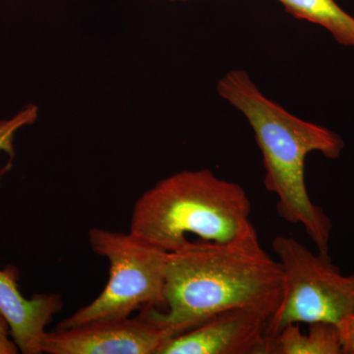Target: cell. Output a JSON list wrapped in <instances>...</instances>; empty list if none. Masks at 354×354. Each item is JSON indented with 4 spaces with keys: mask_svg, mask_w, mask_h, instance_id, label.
Wrapping results in <instances>:
<instances>
[{
    "mask_svg": "<svg viewBox=\"0 0 354 354\" xmlns=\"http://www.w3.org/2000/svg\"><path fill=\"white\" fill-rule=\"evenodd\" d=\"M283 283L281 264L266 252L251 223L232 241H188L169 252L165 308L143 309L174 337L227 309L248 307L272 316Z\"/></svg>",
    "mask_w": 354,
    "mask_h": 354,
    "instance_id": "cell-1",
    "label": "cell"
},
{
    "mask_svg": "<svg viewBox=\"0 0 354 354\" xmlns=\"http://www.w3.org/2000/svg\"><path fill=\"white\" fill-rule=\"evenodd\" d=\"M218 92L245 116L263 155L266 189L278 197L281 218L301 225L319 253L329 254L332 221L312 202L305 183V160L313 152L335 160L344 142L337 133L293 115L268 99L246 71L232 70L221 77Z\"/></svg>",
    "mask_w": 354,
    "mask_h": 354,
    "instance_id": "cell-2",
    "label": "cell"
},
{
    "mask_svg": "<svg viewBox=\"0 0 354 354\" xmlns=\"http://www.w3.org/2000/svg\"><path fill=\"white\" fill-rule=\"evenodd\" d=\"M251 202L239 184L208 169L165 177L135 203L130 232L172 252L195 234L201 241H232L251 221Z\"/></svg>",
    "mask_w": 354,
    "mask_h": 354,
    "instance_id": "cell-3",
    "label": "cell"
},
{
    "mask_svg": "<svg viewBox=\"0 0 354 354\" xmlns=\"http://www.w3.org/2000/svg\"><path fill=\"white\" fill-rule=\"evenodd\" d=\"M91 248L108 259L109 277L106 288L95 300L58 324L68 329L82 324L130 317L138 309L165 308V279L167 251L139 235L104 228L88 232Z\"/></svg>",
    "mask_w": 354,
    "mask_h": 354,
    "instance_id": "cell-4",
    "label": "cell"
},
{
    "mask_svg": "<svg viewBox=\"0 0 354 354\" xmlns=\"http://www.w3.org/2000/svg\"><path fill=\"white\" fill-rule=\"evenodd\" d=\"M283 270V293L267 326L268 339L290 324L332 323L341 327L354 312V274L344 276L329 254H314L293 237L272 243Z\"/></svg>",
    "mask_w": 354,
    "mask_h": 354,
    "instance_id": "cell-5",
    "label": "cell"
},
{
    "mask_svg": "<svg viewBox=\"0 0 354 354\" xmlns=\"http://www.w3.org/2000/svg\"><path fill=\"white\" fill-rule=\"evenodd\" d=\"M135 318L108 319L46 333L43 353L158 354L169 334L145 309Z\"/></svg>",
    "mask_w": 354,
    "mask_h": 354,
    "instance_id": "cell-6",
    "label": "cell"
},
{
    "mask_svg": "<svg viewBox=\"0 0 354 354\" xmlns=\"http://www.w3.org/2000/svg\"><path fill=\"white\" fill-rule=\"evenodd\" d=\"M271 314L239 307L225 310L171 337L158 354H267Z\"/></svg>",
    "mask_w": 354,
    "mask_h": 354,
    "instance_id": "cell-7",
    "label": "cell"
},
{
    "mask_svg": "<svg viewBox=\"0 0 354 354\" xmlns=\"http://www.w3.org/2000/svg\"><path fill=\"white\" fill-rule=\"evenodd\" d=\"M17 271L0 270V313L10 327L11 335L21 353H43L46 326L64 307L60 295L41 293L26 298L18 286Z\"/></svg>",
    "mask_w": 354,
    "mask_h": 354,
    "instance_id": "cell-8",
    "label": "cell"
},
{
    "mask_svg": "<svg viewBox=\"0 0 354 354\" xmlns=\"http://www.w3.org/2000/svg\"><path fill=\"white\" fill-rule=\"evenodd\" d=\"M299 324H290L276 337L268 339L267 354H342L339 326L332 323L308 324L302 333Z\"/></svg>",
    "mask_w": 354,
    "mask_h": 354,
    "instance_id": "cell-9",
    "label": "cell"
},
{
    "mask_svg": "<svg viewBox=\"0 0 354 354\" xmlns=\"http://www.w3.org/2000/svg\"><path fill=\"white\" fill-rule=\"evenodd\" d=\"M297 19L322 26L337 43L354 48V17L335 0H278Z\"/></svg>",
    "mask_w": 354,
    "mask_h": 354,
    "instance_id": "cell-10",
    "label": "cell"
},
{
    "mask_svg": "<svg viewBox=\"0 0 354 354\" xmlns=\"http://www.w3.org/2000/svg\"><path fill=\"white\" fill-rule=\"evenodd\" d=\"M39 115L38 106L29 104L9 120H0V155L12 153L15 135L23 127L36 122Z\"/></svg>",
    "mask_w": 354,
    "mask_h": 354,
    "instance_id": "cell-11",
    "label": "cell"
},
{
    "mask_svg": "<svg viewBox=\"0 0 354 354\" xmlns=\"http://www.w3.org/2000/svg\"><path fill=\"white\" fill-rule=\"evenodd\" d=\"M19 351L11 335L8 322L0 313V354H17Z\"/></svg>",
    "mask_w": 354,
    "mask_h": 354,
    "instance_id": "cell-12",
    "label": "cell"
},
{
    "mask_svg": "<svg viewBox=\"0 0 354 354\" xmlns=\"http://www.w3.org/2000/svg\"><path fill=\"white\" fill-rule=\"evenodd\" d=\"M342 354H354V312L341 327Z\"/></svg>",
    "mask_w": 354,
    "mask_h": 354,
    "instance_id": "cell-13",
    "label": "cell"
},
{
    "mask_svg": "<svg viewBox=\"0 0 354 354\" xmlns=\"http://www.w3.org/2000/svg\"><path fill=\"white\" fill-rule=\"evenodd\" d=\"M171 1H187V0H171Z\"/></svg>",
    "mask_w": 354,
    "mask_h": 354,
    "instance_id": "cell-14",
    "label": "cell"
}]
</instances>
